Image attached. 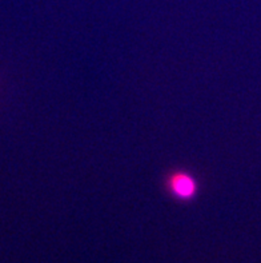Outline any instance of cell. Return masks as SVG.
Returning a JSON list of instances; mask_svg holds the SVG:
<instances>
[{
    "label": "cell",
    "instance_id": "6da1fadb",
    "mask_svg": "<svg viewBox=\"0 0 261 263\" xmlns=\"http://www.w3.org/2000/svg\"><path fill=\"white\" fill-rule=\"evenodd\" d=\"M167 187L173 197L180 200H191L197 194V182L191 174L175 171L167 179Z\"/></svg>",
    "mask_w": 261,
    "mask_h": 263
}]
</instances>
